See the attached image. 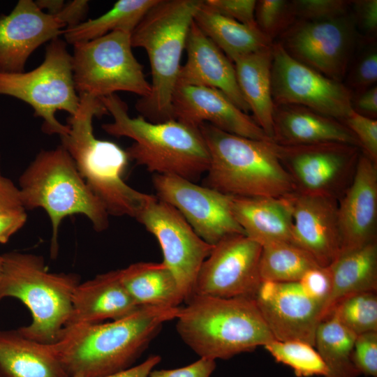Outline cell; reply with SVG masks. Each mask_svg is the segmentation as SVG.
I'll return each mask as SVG.
<instances>
[{"mask_svg": "<svg viewBox=\"0 0 377 377\" xmlns=\"http://www.w3.org/2000/svg\"><path fill=\"white\" fill-rule=\"evenodd\" d=\"M182 307L141 306L131 314L107 323L64 329L47 344L69 377H99L131 367L161 331L176 319Z\"/></svg>", "mask_w": 377, "mask_h": 377, "instance_id": "1", "label": "cell"}, {"mask_svg": "<svg viewBox=\"0 0 377 377\" xmlns=\"http://www.w3.org/2000/svg\"><path fill=\"white\" fill-rule=\"evenodd\" d=\"M101 101L114 120L103 124V129L110 135L134 140L126 151L136 164L156 174L191 182L207 172L209 153L198 127L177 119L155 123L142 116L132 118L126 103L115 94Z\"/></svg>", "mask_w": 377, "mask_h": 377, "instance_id": "2", "label": "cell"}, {"mask_svg": "<svg viewBox=\"0 0 377 377\" xmlns=\"http://www.w3.org/2000/svg\"><path fill=\"white\" fill-rule=\"evenodd\" d=\"M77 112L68 118L69 133L60 136L87 185L108 214L137 218L154 196L129 186L123 174L129 159L126 151L112 142L97 139L94 117L108 114L101 98L80 94Z\"/></svg>", "mask_w": 377, "mask_h": 377, "instance_id": "3", "label": "cell"}, {"mask_svg": "<svg viewBox=\"0 0 377 377\" xmlns=\"http://www.w3.org/2000/svg\"><path fill=\"white\" fill-rule=\"evenodd\" d=\"M185 303L176 330L200 357L228 360L274 339L254 298L193 295Z\"/></svg>", "mask_w": 377, "mask_h": 377, "instance_id": "4", "label": "cell"}, {"mask_svg": "<svg viewBox=\"0 0 377 377\" xmlns=\"http://www.w3.org/2000/svg\"><path fill=\"white\" fill-rule=\"evenodd\" d=\"M198 128L210 157L205 186L242 198H281L295 191L273 141L236 135L208 123Z\"/></svg>", "mask_w": 377, "mask_h": 377, "instance_id": "5", "label": "cell"}, {"mask_svg": "<svg viewBox=\"0 0 377 377\" xmlns=\"http://www.w3.org/2000/svg\"><path fill=\"white\" fill-rule=\"evenodd\" d=\"M202 0H159L131 33L133 47L145 50L151 71V92L136 103L141 116L151 122L174 119L172 96L180 61L193 16Z\"/></svg>", "mask_w": 377, "mask_h": 377, "instance_id": "6", "label": "cell"}, {"mask_svg": "<svg viewBox=\"0 0 377 377\" xmlns=\"http://www.w3.org/2000/svg\"><path fill=\"white\" fill-rule=\"evenodd\" d=\"M19 184L24 209L40 207L50 217L52 256L57 253L58 232L64 218L81 214L98 232L108 227L109 214L105 208L87 185L62 145L41 151L22 174Z\"/></svg>", "mask_w": 377, "mask_h": 377, "instance_id": "7", "label": "cell"}, {"mask_svg": "<svg viewBox=\"0 0 377 377\" xmlns=\"http://www.w3.org/2000/svg\"><path fill=\"white\" fill-rule=\"evenodd\" d=\"M2 256L0 300L15 297L29 309L31 323L18 329L24 336L44 344L55 343L70 317L80 277L48 272L39 256L10 252Z\"/></svg>", "mask_w": 377, "mask_h": 377, "instance_id": "8", "label": "cell"}, {"mask_svg": "<svg viewBox=\"0 0 377 377\" xmlns=\"http://www.w3.org/2000/svg\"><path fill=\"white\" fill-rule=\"evenodd\" d=\"M0 95L13 96L31 105L35 116L43 118L45 133L68 134L69 127L57 119L55 112L64 110L73 115L80 97L74 84L72 55L66 42L59 37L52 40L44 61L31 71L0 72Z\"/></svg>", "mask_w": 377, "mask_h": 377, "instance_id": "9", "label": "cell"}, {"mask_svg": "<svg viewBox=\"0 0 377 377\" xmlns=\"http://www.w3.org/2000/svg\"><path fill=\"white\" fill-rule=\"evenodd\" d=\"M131 36L114 31L73 45V74L78 95L101 98L120 91L142 98L149 95L151 84L133 54Z\"/></svg>", "mask_w": 377, "mask_h": 377, "instance_id": "10", "label": "cell"}, {"mask_svg": "<svg viewBox=\"0 0 377 377\" xmlns=\"http://www.w3.org/2000/svg\"><path fill=\"white\" fill-rule=\"evenodd\" d=\"M272 94L274 105H295L345 119L353 110L350 91L272 44Z\"/></svg>", "mask_w": 377, "mask_h": 377, "instance_id": "11", "label": "cell"}, {"mask_svg": "<svg viewBox=\"0 0 377 377\" xmlns=\"http://www.w3.org/2000/svg\"><path fill=\"white\" fill-rule=\"evenodd\" d=\"M275 144L295 192L304 195L337 199L350 185L360 156V147L343 143Z\"/></svg>", "mask_w": 377, "mask_h": 377, "instance_id": "12", "label": "cell"}, {"mask_svg": "<svg viewBox=\"0 0 377 377\" xmlns=\"http://www.w3.org/2000/svg\"><path fill=\"white\" fill-rule=\"evenodd\" d=\"M136 219L158 240L163 263L175 276L186 302L193 295L195 280L214 245L200 238L170 205L154 197Z\"/></svg>", "mask_w": 377, "mask_h": 377, "instance_id": "13", "label": "cell"}, {"mask_svg": "<svg viewBox=\"0 0 377 377\" xmlns=\"http://www.w3.org/2000/svg\"><path fill=\"white\" fill-rule=\"evenodd\" d=\"M153 184L157 198L175 208L207 243L245 235L232 211L233 196L174 175L155 174Z\"/></svg>", "mask_w": 377, "mask_h": 377, "instance_id": "14", "label": "cell"}, {"mask_svg": "<svg viewBox=\"0 0 377 377\" xmlns=\"http://www.w3.org/2000/svg\"><path fill=\"white\" fill-rule=\"evenodd\" d=\"M261 251L260 244L245 235L222 239L202 263L193 295L254 298L262 283L259 271Z\"/></svg>", "mask_w": 377, "mask_h": 377, "instance_id": "15", "label": "cell"}, {"mask_svg": "<svg viewBox=\"0 0 377 377\" xmlns=\"http://www.w3.org/2000/svg\"><path fill=\"white\" fill-rule=\"evenodd\" d=\"M284 49L295 59L323 75L341 82L354 42V26L346 15L303 20L286 34Z\"/></svg>", "mask_w": 377, "mask_h": 377, "instance_id": "16", "label": "cell"}, {"mask_svg": "<svg viewBox=\"0 0 377 377\" xmlns=\"http://www.w3.org/2000/svg\"><path fill=\"white\" fill-rule=\"evenodd\" d=\"M254 300L275 340L314 346L323 305L306 295L298 281H262Z\"/></svg>", "mask_w": 377, "mask_h": 377, "instance_id": "17", "label": "cell"}, {"mask_svg": "<svg viewBox=\"0 0 377 377\" xmlns=\"http://www.w3.org/2000/svg\"><path fill=\"white\" fill-rule=\"evenodd\" d=\"M172 114L174 119L195 127L208 123L236 135L272 141L253 117L216 89L177 84L172 96Z\"/></svg>", "mask_w": 377, "mask_h": 377, "instance_id": "18", "label": "cell"}, {"mask_svg": "<svg viewBox=\"0 0 377 377\" xmlns=\"http://www.w3.org/2000/svg\"><path fill=\"white\" fill-rule=\"evenodd\" d=\"M66 26L32 0H20L0 16V72L22 73L33 52L64 34Z\"/></svg>", "mask_w": 377, "mask_h": 377, "instance_id": "19", "label": "cell"}, {"mask_svg": "<svg viewBox=\"0 0 377 377\" xmlns=\"http://www.w3.org/2000/svg\"><path fill=\"white\" fill-rule=\"evenodd\" d=\"M288 197L292 207L293 242L320 267H328L341 251L337 199L297 192Z\"/></svg>", "mask_w": 377, "mask_h": 377, "instance_id": "20", "label": "cell"}, {"mask_svg": "<svg viewBox=\"0 0 377 377\" xmlns=\"http://www.w3.org/2000/svg\"><path fill=\"white\" fill-rule=\"evenodd\" d=\"M377 163L360 154L352 181L338 203L341 251L376 240Z\"/></svg>", "mask_w": 377, "mask_h": 377, "instance_id": "21", "label": "cell"}, {"mask_svg": "<svg viewBox=\"0 0 377 377\" xmlns=\"http://www.w3.org/2000/svg\"><path fill=\"white\" fill-rule=\"evenodd\" d=\"M187 59L177 84L200 86L223 92L243 112L250 111L239 87L233 63L192 22L186 42Z\"/></svg>", "mask_w": 377, "mask_h": 377, "instance_id": "22", "label": "cell"}, {"mask_svg": "<svg viewBox=\"0 0 377 377\" xmlns=\"http://www.w3.org/2000/svg\"><path fill=\"white\" fill-rule=\"evenodd\" d=\"M138 307L121 282L120 269L103 273L77 285L64 330L119 319Z\"/></svg>", "mask_w": 377, "mask_h": 377, "instance_id": "23", "label": "cell"}, {"mask_svg": "<svg viewBox=\"0 0 377 377\" xmlns=\"http://www.w3.org/2000/svg\"><path fill=\"white\" fill-rule=\"evenodd\" d=\"M273 120V142L280 145L337 142L360 147L344 124L302 106L274 105Z\"/></svg>", "mask_w": 377, "mask_h": 377, "instance_id": "24", "label": "cell"}, {"mask_svg": "<svg viewBox=\"0 0 377 377\" xmlns=\"http://www.w3.org/2000/svg\"><path fill=\"white\" fill-rule=\"evenodd\" d=\"M232 211L245 235L261 246L279 242H293L292 207L288 195L233 196Z\"/></svg>", "mask_w": 377, "mask_h": 377, "instance_id": "25", "label": "cell"}, {"mask_svg": "<svg viewBox=\"0 0 377 377\" xmlns=\"http://www.w3.org/2000/svg\"><path fill=\"white\" fill-rule=\"evenodd\" d=\"M0 377H69L47 344L0 330Z\"/></svg>", "mask_w": 377, "mask_h": 377, "instance_id": "26", "label": "cell"}, {"mask_svg": "<svg viewBox=\"0 0 377 377\" xmlns=\"http://www.w3.org/2000/svg\"><path fill=\"white\" fill-rule=\"evenodd\" d=\"M272 46L239 57L233 63L239 87L254 120L273 141Z\"/></svg>", "mask_w": 377, "mask_h": 377, "instance_id": "27", "label": "cell"}, {"mask_svg": "<svg viewBox=\"0 0 377 377\" xmlns=\"http://www.w3.org/2000/svg\"><path fill=\"white\" fill-rule=\"evenodd\" d=\"M328 267L332 275V287L323 309L322 320L343 298L361 292H376V241L341 253Z\"/></svg>", "mask_w": 377, "mask_h": 377, "instance_id": "28", "label": "cell"}, {"mask_svg": "<svg viewBox=\"0 0 377 377\" xmlns=\"http://www.w3.org/2000/svg\"><path fill=\"white\" fill-rule=\"evenodd\" d=\"M193 22L232 63L239 57L272 45L258 27L223 15L204 1L194 14Z\"/></svg>", "mask_w": 377, "mask_h": 377, "instance_id": "29", "label": "cell"}, {"mask_svg": "<svg viewBox=\"0 0 377 377\" xmlns=\"http://www.w3.org/2000/svg\"><path fill=\"white\" fill-rule=\"evenodd\" d=\"M120 272L124 288L139 306L177 307L184 302L175 276L163 262H139Z\"/></svg>", "mask_w": 377, "mask_h": 377, "instance_id": "30", "label": "cell"}, {"mask_svg": "<svg viewBox=\"0 0 377 377\" xmlns=\"http://www.w3.org/2000/svg\"><path fill=\"white\" fill-rule=\"evenodd\" d=\"M159 0H119L107 13L78 25L64 29L71 44L89 41L114 31L131 34L145 14Z\"/></svg>", "mask_w": 377, "mask_h": 377, "instance_id": "31", "label": "cell"}, {"mask_svg": "<svg viewBox=\"0 0 377 377\" xmlns=\"http://www.w3.org/2000/svg\"><path fill=\"white\" fill-rule=\"evenodd\" d=\"M357 335L331 313L318 325L315 345L327 369L325 377H358L352 353Z\"/></svg>", "mask_w": 377, "mask_h": 377, "instance_id": "32", "label": "cell"}, {"mask_svg": "<svg viewBox=\"0 0 377 377\" xmlns=\"http://www.w3.org/2000/svg\"><path fill=\"white\" fill-rule=\"evenodd\" d=\"M319 266L307 251L293 242L262 246L259 263L262 281L297 282L306 272Z\"/></svg>", "mask_w": 377, "mask_h": 377, "instance_id": "33", "label": "cell"}, {"mask_svg": "<svg viewBox=\"0 0 377 377\" xmlns=\"http://www.w3.org/2000/svg\"><path fill=\"white\" fill-rule=\"evenodd\" d=\"M264 348L276 362L290 367L297 377H325L327 369L312 345L301 341L272 340Z\"/></svg>", "mask_w": 377, "mask_h": 377, "instance_id": "34", "label": "cell"}, {"mask_svg": "<svg viewBox=\"0 0 377 377\" xmlns=\"http://www.w3.org/2000/svg\"><path fill=\"white\" fill-rule=\"evenodd\" d=\"M331 313L355 335L377 332L376 292L367 291L348 295L336 304Z\"/></svg>", "mask_w": 377, "mask_h": 377, "instance_id": "35", "label": "cell"}, {"mask_svg": "<svg viewBox=\"0 0 377 377\" xmlns=\"http://www.w3.org/2000/svg\"><path fill=\"white\" fill-rule=\"evenodd\" d=\"M255 18L259 29L272 41L295 17L290 1L260 0L256 3Z\"/></svg>", "mask_w": 377, "mask_h": 377, "instance_id": "36", "label": "cell"}, {"mask_svg": "<svg viewBox=\"0 0 377 377\" xmlns=\"http://www.w3.org/2000/svg\"><path fill=\"white\" fill-rule=\"evenodd\" d=\"M294 17L317 20L346 15L348 1L341 0H295L290 1Z\"/></svg>", "mask_w": 377, "mask_h": 377, "instance_id": "37", "label": "cell"}, {"mask_svg": "<svg viewBox=\"0 0 377 377\" xmlns=\"http://www.w3.org/2000/svg\"><path fill=\"white\" fill-rule=\"evenodd\" d=\"M344 124L357 138L364 154L377 163V121L353 110L344 119Z\"/></svg>", "mask_w": 377, "mask_h": 377, "instance_id": "38", "label": "cell"}, {"mask_svg": "<svg viewBox=\"0 0 377 377\" xmlns=\"http://www.w3.org/2000/svg\"><path fill=\"white\" fill-rule=\"evenodd\" d=\"M352 360L360 374L377 377V332L356 336Z\"/></svg>", "mask_w": 377, "mask_h": 377, "instance_id": "39", "label": "cell"}, {"mask_svg": "<svg viewBox=\"0 0 377 377\" xmlns=\"http://www.w3.org/2000/svg\"><path fill=\"white\" fill-rule=\"evenodd\" d=\"M298 283L304 292L321 303L324 309L332 287V275L329 267L319 266L309 270Z\"/></svg>", "mask_w": 377, "mask_h": 377, "instance_id": "40", "label": "cell"}, {"mask_svg": "<svg viewBox=\"0 0 377 377\" xmlns=\"http://www.w3.org/2000/svg\"><path fill=\"white\" fill-rule=\"evenodd\" d=\"M205 3L228 17L250 27H258L255 18L257 1L255 0H206Z\"/></svg>", "mask_w": 377, "mask_h": 377, "instance_id": "41", "label": "cell"}, {"mask_svg": "<svg viewBox=\"0 0 377 377\" xmlns=\"http://www.w3.org/2000/svg\"><path fill=\"white\" fill-rule=\"evenodd\" d=\"M377 81V53L371 50L364 54L355 66L351 75L353 87L360 91L374 86Z\"/></svg>", "mask_w": 377, "mask_h": 377, "instance_id": "42", "label": "cell"}, {"mask_svg": "<svg viewBox=\"0 0 377 377\" xmlns=\"http://www.w3.org/2000/svg\"><path fill=\"white\" fill-rule=\"evenodd\" d=\"M216 367V360L200 357L197 361L183 367L153 369L147 377H210Z\"/></svg>", "mask_w": 377, "mask_h": 377, "instance_id": "43", "label": "cell"}, {"mask_svg": "<svg viewBox=\"0 0 377 377\" xmlns=\"http://www.w3.org/2000/svg\"><path fill=\"white\" fill-rule=\"evenodd\" d=\"M24 209L18 187L10 179L3 176L0 170V212Z\"/></svg>", "mask_w": 377, "mask_h": 377, "instance_id": "44", "label": "cell"}, {"mask_svg": "<svg viewBox=\"0 0 377 377\" xmlns=\"http://www.w3.org/2000/svg\"><path fill=\"white\" fill-rule=\"evenodd\" d=\"M88 2L86 0H74L65 3L61 11L54 16L66 26V29L74 27L80 24L86 15L89 10Z\"/></svg>", "mask_w": 377, "mask_h": 377, "instance_id": "45", "label": "cell"}, {"mask_svg": "<svg viewBox=\"0 0 377 377\" xmlns=\"http://www.w3.org/2000/svg\"><path fill=\"white\" fill-rule=\"evenodd\" d=\"M25 210L0 212V243H6L27 221Z\"/></svg>", "mask_w": 377, "mask_h": 377, "instance_id": "46", "label": "cell"}, {"mask_svg": "<svg viewBox=\"0 0 377 377\" xmlns=\"http://www.w3.org/2000/svg\"><path fill=\"white\" fill-rule=\"evenodd\" d=\"M356 10L361 28L368 34H374L377 29V1H357Z\"/></svg>", "mask_w": 377, "mask_h": 377, "instance_id": "47", "label": "cell"}, {"mask_svg": "<svg viewBox=\"0 0 377 377\" xmlns=\"http://www.w3.org/2000/svg\"><path fill=\"white\" fill-rule=\"evenodd\" d=\"M353 110L362 115L373 118L377 114L376 85L362 91L352 102Z\"/></svg>", "mask_w": 377, "mask_h": 377, "instance_id": "48", "label": "cell"}, {"mask_svg": "<svg viewBox=\"0 0 377 377\" xmlns=\"http://www.w3.org/2000/svg\"><path fill=\"white\" fill-rule=\"evenodd\" d=\"M161 360V356L158 355H149L144 362L131 367L124 371L99 377H147L149 374ZM71 377H84L80 375H75Z\"/></svg>", "mask_w": 377, "mask_h": 377, "instance_id": "49", "label": "cell"}, {"mask_svg": "<svg viewBox=\"0 0 377 377\" xmlns=\"http://www.w3.org/2000/svg\"><path fill=\"white\" fill-rule=\"evenodd\" d=\"M35 3L40 10L46 9L52 15L59 13L65 5L63 0H38Z\"/></svg>", "mask_w": 377, "mask_h": 377, "instance_id": "50", "label": "cell"}, {"mask_svg": "<svg viewBox=\"0 0 377 377\" xmlns=\"http://www.w3.org/2000/svg\"><path fill=\"white\" fill-rule=\"evenodd\" d=\"M3 256L0 255V279L2 273Z\"/></svg>", "mask_w": 377, "mask_h": 377, "instance_id": "51", "label": "cell"}]
</instances>
